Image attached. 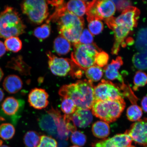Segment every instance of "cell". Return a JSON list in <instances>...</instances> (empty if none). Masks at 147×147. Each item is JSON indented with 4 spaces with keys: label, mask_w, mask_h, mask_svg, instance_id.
<instances>
[{
    "label": "cell",
    "mask_w": 147,
    "mask_h": 147,
    "mask_svg": "<svg viewBox=\"0 0 147 147\" xmlns=\"http://www.w3.org/2000/svg\"><path fill=\"white\" fill-rule=\"evenodd\" d=\"M93 82L89 80H78L76 83L66 84L60 88L59 93L62 98L72 100L77 108L91 110L95 102Z\"/></svg>",
    "instance_id": "cell-3"
},
{
    "label": "cell",
    "mask_w": 147,
    "mask_h": 147,
    "mask_svg": "<svg viewBox=\"0 0 147 147\" xmlns=\"http://www.w3.org/2000/svg\"><path fill=\"white\" fill-rule=\"evenodd\" d=\"M93 37L91 32L87 29L83 30L79 40V43L83 45H91L92 43Z\"/></svg>",
    "instance_id": "cell-37"
},
{
    "label": "cell",
    "mask_w": 147,
    "mask_h": 147,
    "mask_svg": "<svg viewBox=\"0 0 147 147\" xmlns=\"http://www.w3.org/2000/svg\"><path fill=\"white\" fill-rule=\"evenodd\" d=\"M114 3L115 7L119 11H122L125 9L127 7L131 6L132 3L131 1H113Z\"/></svg>",
    "instance_id": "cell-38"
},
{
    "label": "cell",
    "mask_w": 147,
    "mask_h": 147,
    "mask_svg": "<svg viewBox=\"0 0 147 147\" xmlns=\"http://www.w3.org/2000/svg\"><path fill=\"white\" fill-rule=\"evenodd\" d=\"M49 23L44 24L37 27L34 31V35L40 39H45L50 35L51 28Z\"/></svg>",
    "instance_id": "cell-32"
},
{
    "label": "cell",
    "mask_w": 147,
    "mask_h": 147,
    "mask_svg": "<svg viewBox=\"0 0 147 147\" xmlns=\"http://www.w3.org/2000/svg\"><path fill=\"white\" fill-rule=\"evenodd\" d=\"M49 65L51 72L58 76H65L72 72L73 64L68 59L58 58L50 51L47 53Z\"/></svg>",
    "instance_id": "cell-10"
},
{
    "label": "cell",
    "mask_w": 147,
    "mask_h": 147,
    "mask_svg": "<svg viewBox=\"0 0 147 147\" xmlns=\"http://www.w3.org/2000/svg\"><path fill=\"white\" fill-rule=\"evenodd\" d=\"M54 48L55 51L58 55L67 54L71 50L70 42L63 36H59L54 41Z\"/></svg>",
    "instance_id": "cell-21"
},
{
    "label": "cell",
    "mask_w": 147,
    "mask_h": 147,
    "mask_svg": "<svg viewBox=\"0 0 147 147\" xmlns=\"http://www.w3.org/2000/svg\"><path fill=\"white\" fill-rule=\"evenodd\" d=\"M21 7L23 13L35 24L42 23L49 15L47 3L45 1L27 0L22 3Z\"/></svg>",
    "instance_id": "cell-8"
},
{
    "label": "cell",
    "mask_w": 147,
    "mask_h": 147,
    "mask_svg": "<svg viewBox=\"0 0 147 147\" xmlns=\"http://www.w3.org/2000/svg\"><path fill=\"white\" fill-rule=\"evenodd\" d=\"M146 3H147V1H146Z\"/></svg>",
    "instance_id": "cell-47"
},
{
    "label": "cell",
    "mask_w": 147,
    "mask_h": 147,
    "mask_svg": "<svg viewBox=\"0 0 147 147\" xmlns=\"http://www.w3.org/2000/svg\"><path fill=\"white\" fill-rule=\"evenodd\" d=\"M123 64V61L120 57H118L115 60H112L111 63L106 65L104 68L105 77L107 80H117L124 84L122 76L119 70Z\"/></svg>",
    "instance_id": "cell-15"
},
{
    "label": "cell",
    "mask_w": 147,
    "mask_h": 147,
    "mask_svg": "<svg viewBox=\"0 0 147 147\" xmlns=\"http://www.w3.org/2000/svg\"><path fill=\"white\" fill-rule=\"evenodd\" d=\"M65 7L68 11L78 17H82L87 11V1L80 0L69 1L66 4Z\"/></svg>",
    "instance_id": "cell-19"
},
{
    "label": "cell",
    "mask_w": 147,
    "mask_h": 147,
    "mask_svg": "<svg viewBox=\"0 0 147 147\" xmlns=\"http://www.w3.org/2000/svg\"><path fill=\"white\" fill-rule=\"evenodd\" d=\"M123 98L95 101L91 108L92 114L108 123L115 122L120 117L125 107Z\"/></svg>",
    "instance_id": "cell-4"
},
{
    "label": "cell",
    "mask_w": 147,
    "mask_h": 147,
    "mask_svg": "<svg viewBox=\"0 0 147 147\" xmlns=\"http://www.w3.org/2000/svg\"><path fill=\"white\" fill-rule=\"evenodd\" d=\"M88 28L92 34L96 35L100 34L104 28V25L100 20H95L88 22Z\"/></svg>",
    "instance_id": "cell-34"
},
{
    "label": "cell",
    "mask_w": 147,
    "mask_h": 147,
    "mask_svg": "<svg viewBox=\"0 0 147 147\" xmlns=\"http://www.w3.org/2000/svg\"><path fill=\"white\" fill-rule=\"evenodd\" d=\"M15 129L12 124L4 123L0 125V137L4 140H9L13 137Z\"/></svg>",
    "instance_id": "cell-28"
},
{
    "label": "cell",
    "mask_w": 147,
    "mask_h": 147,
    "mask_svg": "<svg viewBox=\"0 0 147 147\" xmlns=\"http://www.w3.org/2000/svg\"><path fill=\"white\" fill-rule=\"evenodd\" d=\"M125 133L137 144L147 147V118L140 119L134 123Z\"/></svg>",
    "instance_id": "cell-11"
},
{
    "label": "cell",
    "mask_w": 147,
    "mask_h": 147,
    "mask_svg": "<svg viewBox=\"0 0 147 147\" xmlns=\"http://www.w3.org/2000/svg\"><path fill=\"white\" fill-rule=\"evenodd\" d=\"M101 49L96 44L85 45L78 43L74 44V50L71 55L74 63L84 70L95 65L96 55Z\"/></svg>",
    "instance_id": "cell-6"
},
{
    "label": "cell",
    "mask_w": 147,
    "mask_h": 147,
    "mask_svg": "<svg viewBox=\"0 0 147 147\" xmlns=\"http://www.w3.org/2000/svg\"><path fill=\"white\" fill-rule=\"evenodd\" d=\"M71 119L74 125L81 128L87 127L93 120L92 113L91 110L77 108L76 111L70 115Z\"/></svg>",
    "instance_id": "cell-14"
},
{
    "label": "cell",
    "mask_w": 147,
    "mask_h": 147,
    "mask_svg": "<svg viewBox=\"0 0 147 147\" xmlns=\"http://www.w3.org/2000/svg\"><path fill=\"white\" fill-rule=\"evenodd\" d=\"M92 130L94 136L99 139H106L110 134L109 124L103 121H97L94 123L92 126Z\"/></svg>",
    "instance_id": "cell-20"
},
{
    "label": "cell",
    "mask_w": 147,
    "mask_h": 147,
    "mask_svg": "<svg viewBox=\"0 0 147 147\" xmlns=\"http://www.w3.org/2000/svg\"><path fill=\"white\" fill-rule=\"evenodd\" d=\"M80 147L77 146H71V147Z\"/></svg>",
    "instance_id": "cell-46"
},
{
    "label": "cell",
    "mask_w": 147,
    "mask_h": 147,
    "mask_svg": "<svg viewBox=\"0 0 147 147\" xmlns=\"http://www.w3.org/2000/svg\"><path fill=\"white\" fill-rule=\"evenodd\" d=\"M142 108L137 104L132 105L127 110V117L129 120L132 122H135L140 120L142 117Z\"/></svg>",
    "instance_id": "cell-27"
},
{
    "label": "cell",
    "mask_w": 147,
    "mask_h": 147,
    "mask_svg": "<svg viewBox=\"0 0 147 147\" xmlns=\"http://www.w3.org/2000/svg\"><path fill=\"white\" fill-rule=\"evenodd\" d=\"M23 86V83L21 78L15 75L7 76L3 83L4 89L10 94L18 92L22 88Z\"/></svg>",
    "instance_id": "cell-17"
},
{
    "label": "cell",
    "mask_w": 147,
    "mask_h": 147,
    "mask_svg": "<svg viewBox=\"0 0 147 147\" xmlns=\"http://www.w3.org/2000/svg\"><path fill=\"white\" fill-rule=\"evenodd\" d=\"M140 12L139 9L128 6L117 18L112 17L105 20V23L115 34V42L112 49V54L117 55L120 46L125 47V41L134 28L137 26Z\"/></svg>",
    "instance_id": "cell-1"
},
{
    "label": "cell",
    "mask_w": 147,
    "mask_h": 147,
    "mask_svg": "<svg viewBox=\"0 0 147 147\" xmlns=\"http://www.w3.org/2000/svg\"><path fill=\"white\" fill-rule=\"evenodd\" d=\"M66 4L56 8L54 13L47 21V23L53 21L57 23L58 30L61 36L70 42L78 43L79 38L83 30L84 20L68 11Z\"/></svg>",
    "instance_id": "cell-2"
},
{
    "label": "cell",
    "mask_w": 147,
    "mask_h": 147,
    "mask_svg": "<svg viewBox=\"0 0 147 147\" xmlns=\"http://www.w3.org/2000/svg\"><path fill=\"white\" fill-rule=\"evenodd\" d=\"M136 47L140 52L147 51V27L141 29L138 32Z\"/></svg>",
    "instance_id": "cell-22"
},
{
    "label": "cell",
    "mask_w": 147,
    "mask_h": 147,
    "mask_svg": "<svg viewBox=\"0 0 147 147\" xmlns=\"http://www.w3.org/2000/svg\"><path fill=\"white\" fill-rule=\"evenodd\" d=\"M122 86L119 87L117 84L109 80H102L94 87L95 101L113 100L123 98L125 94L121 90Z\"/></svg>",
    "instance_id": "cell-9"
},
{
    "label": "cell",
    "mask_w": 147,
    "mask_h": 147,
    "mask_svg": "<svg viewBox=\"0 0 147 147\" xmlns=\"http://www.w3.org/2000/svg\"><path fill=\"white\" fill-rule=\"evenodd\" d=\"M85 71L86 76L88 80L92 82L99 81L103 75L102 69L96 65L91 66Z\"/></svg>",
    "instance_id": "cell-24"
},
{
    "label": "cell",
    "mask_w": 147,
    "mask_h": 147,
    "mask_svg": "<svg viewBox=\"0 0 147 147\" xmlns=\"http://www.w3.org/2000/svg\"><path fill=\"white\" fill-rule=\"evenodd\" d=\"M21 105L19 100L13 97H8L3 101L1 108L5 114L13 116L19 111Z\"/></svg>",
    "instance_id": "cell-18"
},
{
    "label": "cell",
    "mask_w": 147,
    "mask_h": 147,
    "mask_svg": "<svg viewBox=\"0 0 147 147\" xmlns=\"http://www.w3.org/2000/svg\"><path fill=\"white\" fill-rule=\"evenodd\" d=\"M17 57L12 58L11 61L7 64V66L8 67L18 71L22 74L26 75L27 74H28V71L26 69H28L26 67V65H25V63H24L20 57Z\"/></svg>",
    "instance_id": "cell-30"
},
{
    "label": "cell",
    "mask_w": 147,
    "mask_h": 147,
    "mask_svg": "<svg viewBox=\"0 0 147 147\" xmlns=\"http://www.w3.org/2000/svg\"><path fill=\"white\" fill-rule=\"evenodd\" d=\"M3 75H4V74H3V71L1 68L0 67V82L2 80Z\"/></svg>",
    "instance_id": "cell-43"
},
{
    "label": "cell",
    "mask_w": 147,
    "mask_h": 147,
    "mask_svg": "<svg viewBox=\"0 0 147 147\" xmlns=\"http://www.w3.org/2000/svg\"><path fill=\"white\" fill-rule=\"evenodd\" d=\"M134 83L133 89L135 91H137L139 88L146 86L147 84L146 74L142 71H137L134 76Z\"/></svg>",
    "instance_id": "cell-31"
},
{
    "label": "cell",
    "mask_w": 147,
    "mask_h": 147,
    "mask_svg": "<svg viewBox=\"0 0 147 147\" xmlns=\"http://www.w3.org/2000/svg\"><path fill=\"white\" fill-rule=\"evenodd\" d=\"M61 109L65 115H71L75 113L77 109V107L73 101L68 97L62 98Z\"/></svg>",
    "instance_id": "cell-29"
},
{
    "label": "cell",
    "mask_w": 147,
    "mask_h": 147,
    "mask_svg": "<svg viewBox=\"0 0 147 147\" xmlns=\"http://www.w3.org/2000/svg\"><path fill=\"white\" fill-rule=\"evenodd\" d=\"M4 45L7 51L17 53L21 50L22 43L17 36H12L5 39Z\"/></svg>",
    "instance_id": "cell-25"
},
{
    "label": "cell",
    "mask_w": 147,
    "mask_h": 147,
    "mask_svg": "<svg viewBox=\"0 0 147 147\" xmlns=\"http://www.w3.org/2000/svg\"><path fill=\"white\" fill-rule=\"evenodd\" d=\"M71 142L75 146H84L87 142V137L82 131L76 130L73 132L71 136Z\"/></svg>",
    "instance_id": "cell-33"
},
{
    "label": "cell",
    "mask_w": 147,
    "mask_h": 147,
    "mask_svg": "<svg viewBox=\"0 0 147 147\" xmlns=\"http://www.w3.org/2000/svg\"><path fill=\"white\" fill-rule=\"evenodd\" d=\"M26 26L17 11L7 7L0 13V37L6 39L25 32Z\"/></svg>",
    "instance_id": "cell-5"
},
{
    "label": "cell",
    "mask_w": 147,
    "mask_h": 147,
    "mask_svg": "<svg viewBox=\"0 0 147 147\" xmlns=\"http://www.w3.org/2000/svg\"><path fill=\"white\" fill-rule=\"evenodd\" d=\"M126 147H136L135 146H131V145H130V146H127Z\"/></svg>",
    "instance_id": "cell-45"
},
{
    "label": "cell",
    "mask_w": 147,
    "mask_h": 147,
    "mask_svg": "<svg viewBox=\"0 0 147 147\" xmlns=\"http://www.w3.org/2000/svg\"><path fill=\"white\" fill-rule=\"evenodd\" d=\"M141 105L143 111L147 113V95L143 97L141 101Z\"/></svg>",
    "instance_id": "cell-40"
},
{
    "label": "cell",
    "mask_w": 147,
    "mask_h": 147,
    "mask_svg": "<svg viewBox=\"0 0 147 147\" xmlns=\"http://www.w3.org/2000/svg\"><path fill=\"white\" fill-rule=\"evenodd\" d=\"M49 94L45 90L35 88L30 91L28 95V102L30 106L36 109L47 107L49 103Z\"/></svg>",
    "instance_id": "cell-13"
},
{
    "label": "cell",
    "mask_w": 147,
    "mask_h": 147,
    "mask_svg": "<svg viewBox=\"0 0 147 147\" xmlns=\"http://www.w3.org/2000/svg\"><path fill=\"white\" fill-rule=\"evenodd\" d=\"M38 123L40 127L44 131L51 135H57L56 121L53 116L48 111L40 117Z\"/></svg>",
    "instance_id": "cell-16"
},
{
    "label": "cell",
    "mask_w": 147,
    "mask_h": 147,
    "mask_svg": "<svg viewBox=\"0 0 147 147\" xmlns=\"http://www.w3.org/2000/svg\"><path fill=\"white\" fill-rule=\"evenodd\" d=\"M47 1V3L56 7V8L61 6L65 3L63 1Z\"/></svg>",
    "instance_id": "cell-39"
},
{
    "label": "cell",
    "mask_w": 147,
    "mask_h": 147,
    "mask_svg": "<svg viewBox=\"0 0 147 147\" xmlns=\"http://www.w3.org/2000/svg\"><path fill=\"white\" fill-rule=\"evenodd\" d=\"M37 147H57V143L52 137L43 135L40 136Z\"/></svg>",
    "instance_id": "cell-35"
},
{
    "label": "cell",
    "mask_w": 147,
    "mask_h": 147,
    "mask_svg": "<svg viewBox=\"0 0 147 147\" xmlns=\"http://www.w3.org/2000/svg\"><path fill=\"white\" fill-rule=\"evenodd\" d=\"M40 139L39 134L36 132L29 131L25 134L24 138V142L27 147H37Z\"/></svg>",
    "instance_id": "cell-26"
},
{
    "label": "cell",
    "mask_w": 147,
    "mask_h": 147,
    "mask_svg": "<svg viewBox=\"0 0 147 147\" xmlns=\"http://www.w3.org/2000/svg\"><path fill=\"white\" fill-rule=\"evenodd\" d=\"M86 14L88 22L97 20L101 21L113 17L116 10L114 3L111 1H87Z\"/></svg>",
    "instance_id": "cell-7"
},
{
    "label": "cell",
    "mask_w": 147,
    "mask_h": 147,
    "mask_svg": "<svg viewBox=\"0 0 147 147\" xmlns=\"http://www.w3.org/2000/svg\"><path fill=\"white\" fill-rule=\"evenodd\" d=\"M7 49L4 44L0 41V57H2L6 53Z\"/></svg>",
    "instance_id": "cell-41"
},
{
    "label": "cell",
    "mask_w": 147,
    "mask_h": 147,
    "mask_svg": "<svg viewBox=\"0 0 147 147\" xmlns=\"http://www.w3.org/2000/svg\"><path fill=\"white\" fill-rule=\"evenodd\" d=\"M0 147H10L9 146H7L5 145H0Z\"/></svg>",
    "instance_id": "cell-44"
},
{
    "label": "cell",
    "mask_w": 147,
    "mask_h": 147,
    "mask_svg": "<svg viewBox=\"0 0 147 147\" xmlns=\"http://www.w3.org/2000/svg\"><path fill=\"white\" fill-rule=\"evenodd\" d=\"M109 59V55L107 53L101 51L96 55L95 59V64L99 67H104L107 65Z\"/></svg>",
    "instance_id": "cell-36"
},
{
    "label": "cell",
    "mask_w": 147,
    "mask_h": 147,
    "mask_svg": "<svg viewBox=\"0 0 147 147\" xmlns=\"http://www.w3.org/2000/svg\"><path fill=\"white\" fill-rule=\"evenodd\" d=\"M133 62L137 69L141 70L147 69V51L136 53L134 55Z\"/></svg>",
    "instance_id": "cell-23"
},
{
    "label": "cell",
    "mask_w": 147,
    "mask_h": 147,
    "mask_svg": "<svg viewBox=\"0 0 147 147\" xmlns=\"http://www.w3.org/2000/svg\"><path fill=\"white\" fill-rule=\"evenodd\" d=\"M132 140L126 133L118 134L109 138L95 141L92 147H126L131 145Z\"/></svg>",
    "instance_id": "cell-12"
},
{
    "label": "cell",
    "mask_w": 147,
    "mask_h": 147,
    "mask_svg": "<svg viewBox=\"0 0 147 147\" xmlns=\"http://www.w3.org/2000/svg\"><path fill=\"white\" fill-rule=\"evenodd\" d=\"M4 97V93L1 88H0V102L3 100Z\"/></svg>",
    "instance_id": "cell-42"
}]
</instances>
